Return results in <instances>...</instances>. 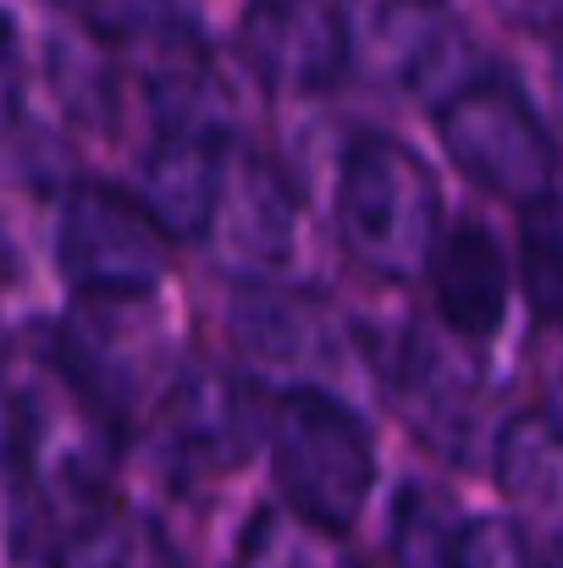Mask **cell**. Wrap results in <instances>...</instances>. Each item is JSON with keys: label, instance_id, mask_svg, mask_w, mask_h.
<instances>
[{"label": "cell", "instance_id": "6", "mask_svg": "<svg viewBox=\"0 0 563 568\" xmlns=\"http://www.w3.org/2000/svg\"><path fill=\"white\" fill-rule=\"evenodd\" d=\"M349 50L354 67L375 72L386 89L431 105L475 78L470 39L442 11V0H365L349 17Z\"/></svg>", "mask_w": 563, "mask_h": 568}, {"label": "cell", "instance_id": "12", "mask_svg": "<svg viewBox=\"0 0 563 568\" xmlns=\"http://www.w3.org/2000/svg\"><path fill=\"white\" fill-rule=\"evenodd\" d=\"M497 486L531 519L563 525V419L559 414H520L497 436Z\"/></svg>", "mask_w": 563, "mask_h": 568}, {"label": "cell", "instance_id": "16", "mask_svg": "<svg viewBox=\"0 0 563 568\" xmlns=\"http://www.w3.org/2000/svg\"><path fill=\"white\" fill-rule=\"evenodd\" d=\"M89 33L117 44H178L193 39V6L199 0H61Z\"/></svg>", "mask_w": 563, "mask_h": 568}, {"label": "cell", "instance_id": "23", "mask_svg": "<svg viewBox=\"0 0 563 568\" xmlns=\"http://www.w3.org/2000/svg\"><path fill=\"white\" fill-rule=\"evenodd\" d=\"M553 100H559V122H563V72H559V89H553Z\"/></svg>", "mask_w": 563, "mask_h": 568}, {"label": "cell", "instance_id": "13", "mask_svg": "<svg viewBox=\"0 0 563 568\" xmlns=\"http://www.w3.org/2000/svg\"><path fill=\"white\" fill-rule=\"evenodd\" d=\"M56 568H178V552H172V541L161 536L155 519L94 508L89 519H78L61 536Z\"/></svg>", "mask_w": 563, "mask_h": 568}, {"label": "cell", "instance_id": "7", "mask_svg": "<svg viewBox=\"0 0 563 568\" xmlns=\"http://www.w3.org/2000/svg\"><path fill=\"white\" fill-rule=\"evenodd\" d=\"M238 50L265 89L315 94L332 89L349 67V11L332 0H249L238 22Z\"/></svg>", "mask_w": 563, "mask_h": 568}, {"label": "cell", "instance_id": "8", "mask_svg": "<svg viewBox=\"0 0 563 568\" xmlns=\"http://www.w3.org/2000/svg\"><path fill=\"white\" fill-rule=\"evenodd\" d=\"M167 453L188 475H221L254 453L265 436V408L243 381L221 371H188L167 392Z\"/></svg>", "mask_w": 563, "mask_h": 568}, {"label": "cell", "instance_id": "2", "mask_svg": "<svg viewBox=\"0 0 563 568\" xmlns=\"http://www.w3.org/2000/svg\"><path fill=\"white\" fill-rule=\"evenodd\" d=\"M338 226L365 271L409 282L431 271V254L442 243V189L409 144L365 133L343 161Z\"/></svg>", "mask_w": 563, "mask_h": 568}, {"label": "cell", "instance_id": "3", "mask_svg": "<svg viewBox=\"0 0 563 568\" xmlns=\"http://www.w3.org/2000/svg\"><path fill=\"white\" fill-rule=\"evenodd\" d=\"M271 464L288 491V508L326 530H349L375 486L371 430L326 386H293L265 419Z\"/></svg>", "mask_w": 563, "mask_h": 568}, {"label": "cell", "instance_id": "24", "mask_svg": "<svg viewBox=\"0 0 563 568\" xmlns=\"http://www.w3.org/2000/svg\"><path fill=\"white\" fill-rule=\"evenodd\" d=\"M547 568H563V547H559V552H553V564H547Z\"/></svg>", "mask_w": 563, "mask_h": 568}, {"label": "cell", "instance_id": "17", "mask_svg": "<svg viewBox=\"0 0 563 568\" xmlns=\"http://www.w3.org/2000/svg\"><path fill=\"white\" fill-rule=\"evenodd\" d=\"M520 282H525V298H531L536 321L563 326V199L559 193L525 204V226H520Z\"/></svg>", "mask_w": 563, "mask_h": 568}, {"label": "cell", "instance_id": "14", "mask_svg": "<svg viewBox=\"0 0 563 568\" xmlns=\"http://www.w3.org/2000/svg\"><path fill=\"white\" fill-rule=\"evenodd\" d=\"M392 397L425 425V436H453L470 408V371L453 365L425 337H409L403 359H392Z\"/></svg>", "mask_w": 563, "mask_h": 568}, {"label": "cell", "instance_id": "11", "mask_svg": "<svg viewBox=\"0 0 563 568\" xmlns=\"http://www.w3.org/2000/svg\"><path fill=\"white\" fill-rule=\"evenodd\" d=\"M436 310L453 337L486 343L509 315V254L481 221H459L431 254Z\"/></svg>", "mask_w": 563, "mask_h": 568}, {"label": "cell", "instance_id": "10", "mask_svg": "<svg viewBox=\"0 0 563 568\" xmlns=\"http://www.w3.org/2000/svg\"><path fill=\"white\" fill-rule=\"evenodd\" d=\"M293 221H299V204H293L288 183L271 166L232 155L204 237H215V248L232 271H243L249 282H271L293 248Z\"/></svg>", "mask_w": 563, "mask_h": 568}, {"label": "cell", "instance_id": "15", "mask_svg": "<svg viewBox=\"0 0 563 568\" xmlns=\"http://www.w3.org/2000/svg\"><path fill=\"white\" fill-rule=\"evenodd\" d=\"M238 568H349L338 530L304 519L299 508H265L238 547Z\"/></svg>", "mask_w": 563, "mask_h": 568}, {"label": "cell", "instance_id": "4", "mask_svg": "<svg viewBox=\"0 0 563 568\" xmlns=\"http://www.w3.org/2000/svg\"><path fill=\"white\" fill-rule=\"evenodd\" d=\"M436 133L464 178L520 210L559 189V144L531 100L503 78L475 72L464 89H453L436 105Z\"/></svg>", "mask_w": 563, "mask_h": 568}, {"label": "cell", "instance_id": "9", "mask_svg": "<svg viewBox=\"0 0 563 568\" xmlns=\"http://www.w3.org/2000/svg\"><path fill=\"white\" fill-rule=\"evenodd\" d=\"M232 332H238V348L260 371L288 376L293 386H321V381L338 371V354H343L338 321L315 298L282 293L271 282H249L243 287V298L232 310Z\"/></svg>", "mask_w": 563, "mask_h": 568}, {"label": "cell", "instance_id": "19", "mask_svg": "<svg viewBox=\"0 0 563 568\" xmlns=\"http://www.w3.org/2000/svg\"><path fill=\"white\" fill-rule=\"evenodd\" d=\"M453 568H542L525 530L514 519H470L459 536V564Z\"/></svg>", "mask_w": 563, "mask_h": 568}, {"label": "cell", "instance_id": "18", "mask_svg": "<svg viewBox=\"0 0 563 568\" xmlns=\"http://www.w3.org/2000/svg\"><path fill=\"white\" fill-rule=\"evenodd\" d=\"M459 536L464 525H453V503L414 486L403 491L398 514H392V558L398 568H453L459 564Z\"/></svg>", "mask_w": 563, "mask_h": 568}, {"label": "cell", "instance_id": "21", "mask_svg": "<svg viewBox=\"0 0 563 568\" xmlns=\"http://www.w3.org/2000/svg\"><path fill=\"white\" fill-rule=\"evenodd\" d=\"M520 11H525L536 28H547V33L563 39V0H520Z\"/></svg>", "mask_w": 563, "mask_h": 568}, {"label": "cell", "instance_id": "20", "mask_svg": "<svg viewBox=\"0 0 563 568\" xmlns=\"http://www.w3.org/2000/svg\"><path fill=\"white\" fill-rule=\"evenodd\" d=\"M17 105H22V44L11 17L0 11V128L17 122Z\"/></svg>", "mask_w": 563, "mask_h": 568}, {"label": "cell", "instance_id": "22", "mask_svg": "<svg viewBox=\"0 0 563 568\" xmlns=\"http://www.w3.org/2000/svg\"><path fill=\"white\" fill-rule=\"evenodd\" d=\"M553 414L563 419V376H559V392H553Z\"/></svg>", "mask_w": 563, "mask_h": 568}, {"label": "cell", "instance_id": "5", "mask_svg": "<svg viewBox=\"0 0 563 568\" xmlns=\"http://www.w3.org/2000/svg\"><path fill=\"white\" fill-rule=\"evenodd\" d=\"M56 254L67 282L94 304H139L172 271V232L122 189H72L61 204Z\"/></svg>", "mask_w": 563, "mask_h": 568}, {"label": "cell", "instance_id": "1", "mask_svg": "<svg viewBox=\"0 0 563 568\" xmlns=\"http://www.w3.org/2000/svg\"><path fill=\"white\" fill-rule=\"evenodd\" d=\"M117 453L111 408L72 376L61 359L33 376L11 403V464L33 514L89 519ZM67 525V530H72Z\"/></svg>", "mask_w": 563, "mask_h": 568}]
</instances>
